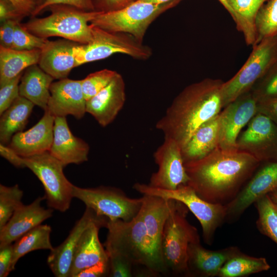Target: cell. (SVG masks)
Returning <instances> with one entry per match:
<instances>
[{
	"label": "cell",
	"mask_w": 277,
	"mask_h": 277,
	"mask_svg": "<svg viewBox=\"0 0 277 277\" xmlns=\"http://www.w3.org/2000/svg\"><path fill=\"white\" fill-rule=\"evenodd\" d=\"M255 205L258 230L277 244V204L267 194L258 200Z\"/></svg>",
	"instance_id": "d6a6232c"
},
{
	"label": "cell",
	"mask_w": 277,
	"mask_h": 277,
	"mask_svg": "<svg viewBox=\"0 0 277 277\" xmlns=\"http://www.w3.org/2000/svg\"><path fill=\"white\" fill-rule=\"evenodd\" d=\"M125 101V84L118 73L109 85L87 101L86 112L102 127H106L116 118Z\"/></svg>",
	"instance_id": "e0dca14e"
},
{
	"label": "cell",
	"mask_w": 277,
	"mask_h": 277,
	"mask_svg": "<svg viewBox=\"0 0 277 277\" xmlns=\"http://www.w3.org/2000/svg\"><path fill=\"white\" fill-rule=\"evenodd\" d=\"M51 14L45 17L32 18L21 23L26 30L37 36L47 38L58 36L79 44L92 38L90 22L103 11H86L73 6L57 4L49 7Z\"/></svg>",
	"instance_id": "5b68a950"
},
{
	"label": "cell",
	"mask_w": 277,
	"mask_h": 277,
	"mask_svg": "<svg viewBox=\"0 0 277 277\" xmlns=\"http://www.w3.org/2000/svg\"><path fill=\"white\" fill-rule=\"evenodd\" d=\"M257 113L264 115L277 125V97L257 102Z\"/></svg>",
	"instance_id": "ee69618b"
},
{
	"label": "cell",
	"mask_w": 277,
	"mask_h": 277,
	"mask_svg": "<svg viewBox=\"0 0 277 277\" xmlns=\"http://www.w3.org/2000/svg\"><path fill=\"white\" fill-rule=\"evenodd\" d=\"M107 219L99 216L83 232L74 255L70 277H75L84 268L108 262L106 250L98 238L99 230L102 227H105Z\"/></svg>",
	"instance_id": "7402d4cb"
},
{
	"label": "cell",
	"mask_w": 277,
	"mask_h": 277,
	"mask_svg": "<svg viewBox=\"0 0 277 277\" xmlns=\"http://www.w3.org/2000/svg\"><path fill=\"white\" fill-rule=\"evenodd\" d=\"M104 246L107 254H118L134 264L135 276L165 275L161 258L149 238L140 211L130 221L107 219Z\"/></svg>",
	"instance_id": "3957f363"
},
{
	"label": "cell",
	"mask_w": 277,
	"mask_h": 277,
	"mask_svg": "<svg viewBox=\"0 0 277 277\" xmlns=\"http://www.w3.org/2000/svg\"><path fill=\"white\" fill-rule=\"evenodd\" d=\"M219 1L223 5V6L226 9V10L229 12L230 15H232V11L230 6L227 0H219Z\"/></svg>",
	"instance_id": "816d5d0a"
},
{
	"label": "cell",
	"mask_w": 277,
	"mask_h": 277,
	"mask_svg": "<svg viewBox=\"0 0 277 277\" xmlns=\"http://www.w3.org/2000/svg\"><path fill=\"white\" fill-rule=\"evenodd\" d=\"M239 250L237 247L231 246L211 250L203 247L200 241L190 243L187 259L189 276H217L224 264Z\"/></svg>",
	"instance_id": "603a6c76"
},
{
	"label": "cell",
	"mask_w": 277,
	"mask_h": 277,
	"mask_svg": "<svg viewBox=\"0 0 277 277\" xmlns=\"http://www.w3.org/2000/svg\"><path fill=\"white\" fill-rule=\"evenodd\" d=\"M270 266L263 257H254L239 250L221 268L219 277H243L269 270Z\"/></svg>",
	"instance_id": "1f68e13d"
},
{
	"label": "cell",
	"mask_w": 277,
	"mask_h": 277,
	"mask_svg": "<svg viewBox=\"0 0 277 277\" xmlns=\"http://www.w3.org/2000/svg\"><path fill=\"white\" fill-rule=\"evenodd\" d=\"M55 118L49 111H45L32 128L15 134L8 146L23 157L49 151L53 142Z\"/></svg>",
	"instance_id": "d6986e66"
},
{
	"label": "cell",
	"mask_w": 277,
	"mask_h": 277,
	"mask_svg": "<svg viewBox=\"0 0 277 277\" xmlns=\"http://www.w3.org/2000/svg\"><path fill=\"white\" fill-rule=\"evenodd\" d=\"M34 106L32 102L19 95L1 115V143L9 144L15 134L24 130Z\"/></svg>",
	"instance_id": "f1b7e54d"
},
{
	"label": "cell",
	"mask_w": 277,
	"mask_h": 277,
	"mask_svg": "<svg viewBox=\"0 0 277 277\" xmlns=\"http://www.w3.org/2000/svg\"><path fill=\"white\" fill-rule=\"evenodd\" d=\"M0 154L14 167L18 168H26L24 157L18 154L9 146L0 143Z\"/></svg>",
	"instance_id": "bcb514c9"
},
{
	"label": "cell",
	"mask_w": 277,
	"mask_h": 277,
	"mask_svg": "<svg viewBox=\"0 0 277 277\" xmlns=\"http://www.w3.org/2000/svg\"><path fill=\"white\" fill-rule=\"evenodd\" d=\"M133 188L143 195H155L165 199L176 200L184 204L200 223L203 240L207 244H212L216 230L226 221V205L212 203L203 200L187 184L172 190L156 188L140 183L134 184Z\"/></svg>",
	"instance_id": "8992f818"
},
{
	"label": "cell",
	"mask_w": 277,
	"mask_h": 277,
	"mask_svg": "<svg viewBox=\"0 0 277 277\" xmlns=\"http://www.w3.org/2000/svg\"><path fill=\"white\" fill-rule=\"evenodd\" d=\"M260 162L238 149L216 148L205 157L184 163L188 185L203 200L226 205L237 195Z\"/></svg>",
	"instance_id": "6da1fadb"
},
{
	"label": "cell",
	"mask_w": 277,
	"mask_h": 277,
	"mask_svg": "<svg viewBox=\"0 0 277 277\" xmlns=\"http://www.w3.org/2000/svg\"><path fill=\"white\" fill-rule=\"evenodd\" d=\"M25 17L32 15L39 5L38 0H7Z\"/></svg>",
	"instance_id": "c3c4849f"
},
{
	"label": "cell",
	"mask_w": 277,
	"mask_h": 277,
	"mask_svg": "<svg viewBox=\"0 0 277 277\" xmlns=\"http://www.w3.org/2000/svg\"><path fill=\"white\" fill-rule=\"evenodd\" d=\"M132 0H98L101 11L107 12L121 9L132 3Z\"/></svg>",
	"instance_id": "681fc988"
},
{
	"label": "cell",
	"mask_w": 277,
	"mask_h": 277,
	"mask_svg": "<svg viewBox=\"0 0 277 277\" xmlns=\"http://www.w3.org/2000/svg\"><path fill=\"white\" fill-rule=\"evenodd\" d=\"M178 2L174 0L162 4H153L135 0L121 9L102 12L90 24L107 31L129 34L142 43L152 22Z\"/></svg>",
	"instance_id": "52a82bcc"
},
{
	"label": "cell",
	"mask_w": 277,
	"mask_h": 277,
	"mask_svg": "<svg viewBox=\"0 0 277 277\" xmlns=\"http://www.w3.org/2000/svg\"><path fill=\"white\" fill-rule=\"evenodd\" d=\"M38 1H39V6H40L41 5L43 4L45 2L46 0H38Z\"/></svg>",
	"instance_id": "db71d44e"
},
{
	"label": "cell",
	"mask_w": 277,
	"mask_h": 277,
	"mask_svg": "<svg viewBox=\"0 0 277 277\" xmlns=\"http://www.w3.org/2000/svg\"><path fill=\"white\" fill-rule=\"evenodd\" d=\"M187 207L171 200V209L164 225L161 243V255L165 275L189 276L188 248L190 243L200 241L196 228L186 219Z\"/></svg>",
	"instance_id": "277c9868"
},
{
	"label": "cell",
	"mask_w": 277,
	"mask_h": 277,
	"mask_svg": "<svg viewBox=\"0 0 277 277\" xmlns=\"http://www.w3.org/2000/svg\"><path fill=\"white\" fill-rule=\"evenodd\" d=\"M23 191L17 184L11 187L0 185V230L23 204Z\"/></svg>",
	"instance_id": "e575fe53"
},
{
	"label": "cell",
	"mask_w": 277,
	"mask_h": 277,
	"mask_svg": "<svg viewBox=\"0 0 277 277\" xmlns=\"http://www.w3.org/2000/svg\"><path fill=\"white\" fill-rule=\"evenodd\" d=\"M108 262H101L83 269L75 277H102L108 276Z\"/></svg>",
	"instance_id": "f6af8a7d"
},
{
	"label": "cell",
	"mask_w": 277,
	"mask_h": 277,
	"mask_svg": "<svg viewBox=\"0 0 277 277\" xmlns=\"http://www.w3.org/2000/svg\"><path fill=\"white\" fill-rule=\"evenodd\" d=\"M219 114L202 124L182 148L184 163L200 160L219 146Z\"/></svg>",
	"instance_id": "484cf974"
},
{
	"label": "cell",
	"mask_w": 277,
	"mask_h": 277,
	"mask_svg": "<svg viewBox=\"0 0 277 277\" xmlns=\"http://www.w3.org/2000/svg\"><path fill=\"white\" fill-rule=\"evenodd\" d=\"M230 6L232 17L237 29L241 31L247 45L256 44L255 18L265 2L268 0H227Z\"/></svg>",
	"instance_id": "f546056e"
},
{
	"label": "cell",
	"mask_w": 277,
	"mask_h": 277,
	"mask_svg": "<svg viewBox=\"0 0 277 277\" xmlns=\"http://www.w3.org/2000/svg\"><path fill=\"white\" fill-rule=\"evenodd\" d=\"M153 157L158 166L152 174L150 186L172 190L187 184L189 177L186 172L182 154V148L174 140L164 137L163 143L154 152Z\"/></svg>",
	"instance_id": "4fadbf2b"
},
{
	"label": "cell",
	"mask_w": 277,
	"mask_h": 277,
	"mask_svg": "<svg viewBox=\"0 0 277 277\" xmlns=\"http://www.w3.org/2000/svg\"><path fill=\"white\" fill-rule=\"evenodd\" d=\"M41 49L18 50L0 46V86L38 64Z\"/></svg>",
	"instance_id": "83f0119b"
},
{
	"label": "cell",
	"mask_w": 277,
	"mask_h": 277,
	"mask_svg": "<svg viewBox=\"0 0 277 277\" xmlns=\"http://www.w3.org/2000/svg\"><path fill=\"white\" fill-rule=\"evenodd\" d=\"M24 17L9 1L0 0V19L1 22L7 19H14L21 22Z\"/></svg>",
	"instance_id": "7dc6e473"
},
{
	"label": "cell",
	"mask_w": 277,
	"mask_h": 277,
	"mask_svg": "<svg viewBox=\"0 0 277 277\" xmlns=\"http://www.w3.org/2000/svg\"><path fill=\"white\" fill-rule=\"evenodd\" d=\"M48 41L31 33L18 23L15 26L11 48L18 50L42 49Z\"/></svg>",
	"instance_id": "74e56055"
},
{
	"label": "cell",
	"mask_w": 277,
	"mask_h": 277,
	"mask_svg": "<svg viewBox=\"0 0 277 277\" xmlns=\"http://www.w3.org/2000/svg\"><path fill=\"white\" fill-rule=\"evenodd\" d=\"M54 79L35 64L23 73L19 84V95L43 109H47L50 97V88Z\"/></svg>",
	"instance_id": "4316f807"
},
{
	"label": "cell",
	"mask_w": 277,
	"mask_h": 277,
	"mask_svg": "<svg viewBox=\"0 0 277 277\" xmlns=\"http://www.w3.org/2000/svg\"><path fill=\"white\" fill-rule=\"evenodd\" d=\"M44 196H38L29 205L22 204L0 230V246L12 244L24 234L52 216L53 209L41 206Z\"/></svg>",
	"instance_id": "ac0fdd59"
},
{
	"label": "cell",
	"mask_w": 277,
	"mask_h": 277,
	"mask_svg": "<svg viewBox=\"0 0 277 277\" xmlns=\"http://www.w3.org/2000/svg\"><path fill=\"white\" fill-rule=\"evenodd\" d=\"M268 195L274 202L277 204V189Z\"/></svg>",
	"instance_id": "f5cc1de1"
},
{
	"label": "cell",
	"mask_w": 277,
	"mask_h": 277,
	"mask_svg": "<svg viewBox=\"0 0 277 277\" xmlns=\"http://www.w3.org/2000/svg\"><path fill=\"white\" fill-rule=\"evenodd\" d=\"M90 26L91 41L86 44H77L73 48L76 67L105 59L115 53L125 54L141 60L148 59L152 54L150 47L129 34L107 31L91 25Z\"/></svg>",
	"instance_id": "ba28073f"
},
{
	"label": "cell",
	"mask_w": 277,
	"mask_h": 277,
	"mask_svg": "<svg viewBox=\"0 0 277 277\" xmlns=\"http://www.w3.org/2000/svg\"><path fill=\"white\" fill-rule=\"evenodd\" d=\"M24 163L41 182L48 207L62 212L68 210L73 185L64 173V165L49 151L24 157Z\"/></svg>",
	"instance_id": "30bf717a"
},
{
	"label": "cell",
	"mask_w": 277,
	"mask_h": 277,
	"mask_svg": "<svg viewBox=\"0 0 277 277\" xmlns=\"http://www.w3.org/2000/svg\"><path fill=\"white\" fill-rule=\"evenodd\" d=\"M107 255L108 258V276H135L134 265L129 259L118 254H109Z\"/></svg>",
	"instance_id": "f35d334b"
},
{
	"label": "cell",
	"mask_w": 277,
	"mask_h": 277,
	"mask_svg": "<svg viewBox=\"0 0 277 277\" xmlns=\"http://www.w3.org/2000/svg\"><path fill=\"white\" fill-rule=\"evenodd\" d=\"M18 23L20 22L14 19H7L2 22L0 27V46L12 48L15 26Z\"/></svg>",
	"instance_id": "b9f144b4"
},
{
	"label": "cell",
	"mask_w": 277,
	"mask_h": 277,
	"mask_svg": "<svg viewBox=\"0 0 277 277\" xmlns=\"http://www.w3.org/2000/svg\"><path fill=\"white\" fill-rule=\"evenodd\" d=\"M77 44L66 39L49 40L41 49L38 65L54 80L67 78L71 70L76 67L73 50Z\"/></svg>",
	"instance_id": "cb8c5ba5"
},
{
	"label": "cell",
	"mask_w": 277,
	"mask_h": 277,
	"mask_svg": "<svg viewBox=\"0 0 277 277\" xmlns=\"http://www.w3.org/2000/svg\"><path fill=\"white\" fill-rule=\"evenodd\" d=\"M257 113V101L251 91L229 103L219 113V146L238 149L236 142L243 128Z\"/></svg>",
	"instance_id": "5bb4252c"
},
{
	"label": "cell",
	"mask_w": 277,
	"mask_h": 277,
	"mask_svg": "<svg viewBox=\"0 0 277 277\" xmlns=\"http://www.w3.org/2000/svg\"><path fill=\"white\" fill-rule=\"evenodd\" d=\"M23 72L0 86V115L19 96V84Z\"/></svg>",
	"instance_id": "ab89813d"
},
{
	"label": "cell",
	"mask_w": 277,
	"mask_h": 277,
	"mask_svg": "<svg viewBox=\"0 0 277 277\" xmlns=\"http://www.w3.org/2000/svg\"><path fill=\"white\" fill-rule=\"evenodd\" d=\"M223 83L207 78L187 86L156 122V128L182 148L199 127L221 112Z\"/></svg>",
	"instance_id": "7a4b0ae2"
},
{
	"label": "cell",
	"mask_w": 277,
	"mask_h": 277,
	"mask_svg": "<svg viewBox=\"0 0 277 277\" xmlns=\"http://www.w3.org/2000/svg\"><path fill=\"white\" fill-rule=\"evenodd\" d=\"M140 2L148 3L153 4H162L170 2L174 0H137Z\"/></svg>",
	"instance_id": "f907efd6"
},
{
	"label": "cell",
	"mask_w": 277,
	"mask_h": 277,
	"mask_svg": "<svg viewBox=\"0 0 277 277\" xmlns=\"http://www.w3.org/2000/svg\"><path fill=\"white\" fill-rule=\"evenodd\" d=\"M13 245L0 246V277L7 276L11 270Z\"/></svg>",
	"instance_id": "7bdbcfd3"
},
{
	"label": "cell",
	"mask_w": 277,
	"mask_h": 277,
	"mask_svg": "<svg viewBox=\"0 0 277 277\" xmlns=\"http://www.w3.org/2000/svg\"><path fill=\"white\" fill-rule=\"evenodd\" d=\"M57 4L73 6L86 11H96L92 0H46L43 4L37 7L32 16L35 17L45 8Z\"/></svg>",
	"instance_id": "60d3db41"
},
{
	"label": "cell",
	"mask_w": 277,
	"mask_h": 277,
	"mask_svg": "<svg viewBox=\"0 0 277 277\" xmlns=\"http://www.w3.org/2000/svg\"><path fill=\"white\" fill-rule=\"evenodd\" d=\"M118 73L104 69L91 73L82 80V90L86 101L109 85Z\"/></svg>",
	"instance_id": "d590c367"
},
{
	"label": "cell",
	"mask_w": 277,
	"mask_h": 277,
	"mask_svg": "<svg viewBox=\"0 0 277 277\" xmlns=\"http://www.w3.org/2000/svg\"><path fill=\"white\" fill-rule=\"evenodd\" d=\"M277 189V161L265 162L237 195L226 204V221L237 220L252 204Z\"/></svg>",
	"instance_id": "9a60e30c"
},
{
	"label": "cell",
	"mask_w": 277,
	"mask_h": 277,
	"mask_svg": "<svg viewBox=\"0 0 277 277\" xmlns=\"http://www.w3.org/2000/svg\"><path fill=\"white\" fill-rule=\"evenodd\" d=\"M236 147L260 162L277 161V125L264 115L257 113L246 129L241 132Z\"/></svg>",
	"instance_id": "7c38bea8"
},
{
	"label": "cell",
	"mask_w": 277,
	"mask_h": 277,
	"mask_svg": "<svg viewBox=\"0 0 277 277\" xmlns=\"http://www.w3.org/2000/svg\"><path fill=\"white\" fill-rule=\"evenodd\" d=\"M142 199V205L140 213L147 235L156 252L161 258L160 248L162 236L170 211L171 200L145 194Z\"/></svg>",
	"instance_id": "d4e9b609"
},
{
	"label": "cell",
	"mask_w": 277,
	"mask_h": 277,
	"mask_svg": "<svg viewBox=\"0 0 277 277\" xmlns=\"http://www.w3.org/2000/svg\"><path fill=\"white\" fill-rule=\"evenodd\" d=\"M255 23L256 44L264 38L277 35V0H268L261 7Z\"/></svg>",
	"instance_id": "836d02e7"
},
{
	"label": "cell",
	"mask_w": 277,
	"mask_h": 277,
	"mask_svg": "<svg viewBox=\"0 0 277 277\" xmlns=\"http://www.w3.org/2000/svg\"><path fill=\"white\" fill-rule=\"evenodd\" d=\"M50 91L47 110L55 117L71 115L81 119L87 112L82 80H60L51 84Z\"/></svg>",
	"instance_id": "2e32d148"
},
{
	"label": "cell",
	"mask_w": 277,
	"mask_h": 277,
	"mask_svg": "<svg viewBox=\"0 0 277 277\" xmlns=\"http://www.w3.org/2000/svg\"><path fill=\"white\" fill-rule=\"evenodd\" d=\"M277 62V35L264 38L254 46L240 70L224 82L222 90L223 108L250 91Z\"/></svg>",
	"instance_id": "9c48e42d"
},
{
	"label": "cell",
	"mask_w": 277,
	"mask_h": 277,
	"mask_svg": "<svg viewBox=\"0 0 277 277\" xmlns=\"http://www.w3.org/2000/svg\"><path fill=\"white\" fill-rule=\"evenodd\" d=\"M250 91L257 102L277 97V62Z\"/></svg>",
	"instance_id": "8d00e7d4"
},
{
	"label": "cell",
	"mask_w": 277,
	"mask_h": 277,
	"mask_svg": "<svg viewBox=\"0 0 277 277\" xmlns=\"http://www.w3.org/2000/svg\"><path fill=\"white\" fill-rule=\"evenodd\" d=\"M51 231L49 225L41 224L16 240L13 244L12 271L15 269L17 261L26 254L37 250H52L54 247L50 241Z\"/></svg>",
	"instance_id": "4dcf8cb0"
},
{
	"label": "cell",
	"mask_w": 277,
	"mask_h": 277,
	"mask_svg": "<svg viewBox=\"0 0 277 277\" xmlns=\"http://www.w3.org/2000/svg\"><path fill=\"white\" fill-rule=\"evenodd\" d=\"M99 216L86 207L82 217L76 221L65 240L50 251L47 264L56 277H70L74 255L79 240L86 228Z\"/></svg>",
	"instance_id": "ffe728a7"
},
{
	"label": "cell",
	"mask_w": 277,
	"mask_h": 277,
	"mask_svg": "<svg viewBox=\"0 0 277 277\" xmlns=\"http://www.w3.org/2000/svg\"><path fill=\"white\" fill-rule=\"evenodd\" d=\"M49 151L65 167L69 164H80L87 161L89 146L85 141L73 134L66 116H56L53 142Z\"/></svg>",
	"instance_id": "44dd1931"
},
{
	"label": "cell",
	"mask_w": 277,
	"mask_h": 277,
	"mask_svg": "<svg viewBox=\"0 0 277 277\" xmlns=\"http://www.w3.org/2000/svg\"><path fill=\"white\" fill-rule=\"evenodd\" d=\"M72 195L97 215L110 220L130 221L137 215L142 205V197L130 198L121 189L109 186L82 188L73 185Z\"/></svg>",
	"instance_id": "8fae6325"
}]
</instances>
